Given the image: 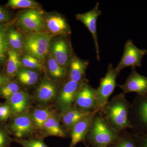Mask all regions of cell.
Returning <instances> with one entry per match:
<instances>
[{
	"instance_id": "cell-1",
	"label": "cell",
	"mask_w": 147,
	"mask_h": 147,
	"mask_svg": "<svg viewBox=\"0 0 147 147\" xmlns=\"http://www.w3.org/2000/svg\"><path fill=\"white\" fill-rule=\"evenodd\" d=\"M130 103L125 94L121 93L108 100L99 110L110 126L118 133L125 129H131L128 116Z\"/></svg>"
},
{
	"instance_id": "cell-2",
	"label": "cell",
	"mask_w": 147,
	"mask_h": 147,
	"mask_svg": "<svg viewBox=\"0 0 147 147\" xmlns=\"http://www.w3.org/2000/svg\"><path fill=\"white\" fill-rule=\"evenodd\" d=\"M119 137V133L98 112L96 113L83 143L91 147H108Z\"/></svg>"
},
{
	"instance_id": "cell-3",
	"label": "cell",
	"mask_w": 147,
	"mask_h": 147,
	"mask_svg": "<svg viewBox=\"0 0 147 147\" xmlns=\"http://www.w3.org/2000/svg\"><path fill=\"white\" fill-rule=\"evenodd\" d=\"M128 119L132 133L147 135V96H136L130 103Z\"/></svg>"
},
{
	"instance_id": "cell-4",
	"label": "cell",
	"mask_w": 147,
	"mask_h": 147,
	"mask_svg": "<svg viewBox=\"0 0 147 147\" xmlns=\"http://www.w3.org/2000/svg\"><path fill=\"white\" fill-rule=\"evenodd\" d=\"M51 39V36L45 32L30 33L24 40V49L27 54L41 60L48 54Z\"/></svg>"
},
{
	"instance_id": "cell-5",
	"label": "cell",
	"mask_w": 147,
	"mask_h": 147,
	"mask_svg": "<svg viewBox=\"0 0 147 147\" xmlns=\"http://www.w3.org/2000/svg\"><path fill=\"white\" fill-rule=\"evenodd\" d=\"M118 76L115 69L112 63H110L105 76L100 79L99 87L96 89V113L99 112L108 101L117 86L116 81Z\"/></svg>"
},
{
	"instance_id": "cell-6",
	"label": "cell",
	"mask_w": 147,
	"mask_h": 147,
	"mask_svg": "<svg viewBox=\"0 0 147 147\" xmlns=\"http://www.w3.org/2000/svg\"><path fill=\"white\" fill-rule=\"evenodd\" d=\"M96 89L86 79L81 83L74 98L73 106L88 113H96Z\"/></svg>"
},
{
	"instance_id": "cell-7",
	"label": "cell",
	"mask_w": 147,
	"mask_h": 147,
	"mask_svg": "<svg viewBox=\"0 0 147 147\" xmlns=\"http://www.w3.org/2000/svg\"><path fill=\"white\" fill-rule=\"evenodd\" d=\"M147 54V50L139 49L133 43L131 39L126 41L124 47V52L120 61L116 67L115 70L119 75L125 67H141L142 61L144 56Z\"/></svg>"
},
{
	"instance_id": "cell-8",
	"label": "cell",
	"mask_w": 147,
	"mask_h": 147,
	"mask_svg": "<svg viewBox=\"0 0 147 147\" xmlns=\"http://www.w3.org/2000/svg\"><path fill=\"white\" fill-rule=\"evenodd\" d=\"M17 23L19 28L26 31L41 32L45 25L43 12L38 9L25 11L19 15Z\"/></svg>"
},
{
	"instance_id": "cell-9",
	"label": "cell",
	"mask_w": 147,
	"mask_h": 147,
	"mask_svg": "<svg viewBox=\"0 0 147 147\" xmlns=\"http://www.w3.org/2000/svg\"><path fill=\"white\" fill-rule=\"evenodd\" d=\"M9 127L17 139H25L32 135L36 129L30 115L28 112L14 116Z\"/></svg>"
},
{
	"instance_id": "cell-10",
	"label": "cell",
	"mask_w": 147,
	"mask_h": 147,
	"mask_svg": "<svg viewBox=\"0 0 147 147\" xmlns=\"http://www.w3.org/2000/svg\"><path fill=\"white\" fill-rule=\"evenodd\" d=\"M99 3L97 2L91 10L86 13H78L76 15V19L87 27L93 38L98 61H100V50L98 40L96 22L98 18L102 14V11L99 9Z\"/></svg>"
},
{
	"instance_id": "cell-11",
	"label": "cell",
	"mask_w": 147,
	"mask_h": 147,
	"mask_svg": "<svg viewBox=\"0 0 147 147\" xmlns=\"http://www.w3.org/2000/svg\"><path fill=\"white\" fill-rule=\"evenodd\" d=\"M118 86L123 90L124 94L134 92L141 96H147V77L138 73L135 67H131V73L125 83Z\"/></svg>"
},
{
	"instance_id": "cell-12",
	"label": "cell",
	"mask_w": 147,
	"mask_h": 147,
	"mask_svg": "<svg viewBox=\"0 0 147 147\" xmlns=\"http://www.w3.org/2000/svg\"><path fill=\"white\" fill-rule=\"evenodd\" d=\"M81 83L68 79L63 84L57 96L56 100L57 106L61 112L72 107Z\"/></svg>"
},
{
	"instance_id": "cell-13",
	"label": "cell",
	"mask_w": 147,
	"mask_h": 147,
	"mask_svg": "<svg viewBox=\"0 0 147 147\" xmlns=\"http://www.w3.org/2000/svg\"><path fill=\"white\" fill-rule=\"evenodd\" d=\"M52 55L60 65L68 70L72 56L70 43L65 37L59 38L53 43Z\"/></svg>"
},
{
	"instance_id": "cell-14",
	"label": "cell",
	"mask_w": 147,
	"mask_h": 147,
	"mask_svg": "<svg viewBox=\"0 0 147 147\" xmlns=\"http://www.w3.org/2000/svg\"><path fill=\"white\" fill-rule=\"evenodd\" d=\"M96 113L88 114L74 125L70 132L71 142L69 147H75L78 143L84 142Z\"/></svg>"
},
{
	"instance_id": "cell-15",
	"label": "cell",
	"mask_w": 147,
	"mask_h": 147,
	"mask_svg": "<svg viewBox=\"0 0 147 147\" xmlns=\"http://www.w3.org/2000/svg\"><path fill=\"white\" fill-rule=\"evenodd\" d=\"M57 94V84L45 77L37 88L35 98L40 103L45 104L52 101Z\"/></svg>"
},
{
	"instance_id": "cell-16",
	"label": "cell",
	"mask_w": 147,
	"mask_h": 147,
	"mask_svg": "<svg viewBox=\"0 0 147 147\" xmlns=\"http://www.w3.org/2000/svg\"><path fill=\"white\" fill-rule=\"evenodd\" d=\"M11 114L14 116L27 113L31 105L30 94L24 91H19L7 99Z\"/></svg>"
},
{
	"instance_id": "cell-17",
	"label": "cell",
	"mask_w": 147,
	"mask_h": 147,
	"mask_svg": "<svg viewBox=\"0 0 147 147\" xmlns=\"http://www.w3.org/2000/svg\"><path fill=\"white\" fill-rule=\"evenodd\" d=\"M89 62L81 59L76 55L71 58L68 69V79L77 83H81L86 79V71Z\"/></svg>"
},
{
	"instance_id": "cell-18",
	"label": "cell",
	"mask_w": 147,
	"mask_h": 147,
	"mask_svg": "<svg viewBox=\"0 0 147 147\" xmlns=\"http://www.w3.org/2000/svg\"><path fill=\"white\" fill-rule=\"evenodd\" d=\"M41 131V138L55 136L65 138L67 136V133L64 129L62 126L59 114L55 113L48 119L44 124Z\"/></svg>"
},
{
	"instance_id": "cell-19",
	"label": "cell",
	"mask_w": 147,
	"mask_h": 147,
	"mask_svg": "<svg viewBox=\"0 0 147 147\" xmlns=\"http://www.w3.org/2000/svg\"><path fill=\"white\" fill-rule=\"evenodd\" d=\"M90 113H91L84 112L72 106L71 108L61 112L59 114L62 126L67 133L70 134L74 125Z\"/></svg>"
},
{
	"instance_id": "cell-20",
	"label": "cell",
	"mask_w": 147,
	"mask_h": 147,
	"mask_svg": "<svg viewBox=\"0 0 147 147\" xmlns=\"http://www.w3.org/2000/svg\"><path fill=\"white\" fill-rule=\"evenodd\" d=\"M46 26L49 32L56 35H68L71 29L65 18L59 14L47 16L45 20Z\"/></svg>"
},
{
	"instance_id": "cell-21",
	"label": "cell",
	"mask_w": 147,
	"mask_h": 147,
	"mask_svg": "<svg viewBox=\"0 0 147 147\" xmlns=\"http://www.w3.org/2000/svg\"><path fill=\"white\" fill-rule=\"evenodd\" d=\"M55 112L47 108H36L31 114V117L35 128L42 130L44 124Z\"/></svg>"
},
{
	"instance_id": "cell-22",
	"label": "cell",
	"mask_w": 147,
	"mask_h": 147,
	"mask_svg": "<svg viewBox=\"0 0 147 147\" xmlns=\"http://www.w3.org/2000/svg\"><path fill=\"white\" fill-rule=\"evenodd\" d=\"M22 65L18 52L11 49H9L7 53V72L9 76L17 75Z\"/></svg>"
},
{
	"instance_id": "cell-23",
	"label": "cell",
	"mask_w": 147,
	"mask_h": 147,
	"mask_svg": "<svg viewBox=\"0 0 147 147\" xmlns=\"http://www.w3.org/2000/svg\"><path fill=\"white\" fill-rule=\"evenodd\" d=\"M47 67L50 75L57 80H63L68 76V71L58 63L51 55L47 60Z\"/></svg>"
},
{
	"instance_id": "cell-24",
	"label": "cell",
	"mask_w": 147,
	"mask_h": 147,
	"mask_svg": "<svg viewBox=\"0 0 147 147\" xmlns=\"http://www.w3.org/2000/svg\"><path fill=\"white\" fill-rule=\"evenodd\" d=\"M19 82L25 86H32L37 82L39 74L34 69L24 67L21 69L17 74Z\"/></svg>"
},
{
	"instance_id": "cell-25",
	"label": "cell",
	"mask_w": 147,
	"mask_h": 147,
	"mask_svg": "<svg viewBox=\"0 0 147 147\" xmlns=\"http://www.w3.org/2000/svg\"><path fill=\"white\" fill-rule=\"evenodd\" d=\"M108 147H138L134 134L127 131L123 130L119 133L117 141Z\"/></svg>"
},
{
	"instance_id": "cell-26",
	"label": "cell",
	"mask_w": 147,
	"mask_h": 147,
	"mask_svg": "<svg viewBox=\"0 0 147 147\" xmlns=\"http://www.w3.org/2000/svg\"><path fill=\"white\" fill-rule=\"evenodd\" d=\"M7 39L9 45L13 50L18 52L24 47V40L20 33L14 29H8Z\"/></svg>"
},
{
	"instance_id": "cell-27",
	"label": "cell",
	"mask_w": 147,
	"mask_h": 147,
	"mask_svg": "<svg viewBox=\"0 0 147 147\" xmlns=\"http://www.w3.org/2000/svg\"><path fill=\"white\" fill-rule=\"evenodd\" d=\"M7 27L0 25V64L2 63L7 57L9 43L7 39Z\"/></svg>"
},
{
	"instance_id": "cell-28",
	"label": "cell",
	"mask_w": 147,
	"mask_h": 147,
	"mask_svg": "<svg viewBox=\"0 0 147 147\" xmlns=\"http://www.w3.org/2000/svg\"><path fill=\"white\" fill-rule=\"evenodd\" d=\"M21 61L24 67L40 71H42L44 69V67L39 60L29 54L24 55L21 59Z\"/></svg>"
},
{
	"instance_id": "cell-29",
	"label": "cell",
	"mask_w": 147,
	"mask_h": 147,
	"mask_svg": "<svg viewBox=\"0 0 147 147\" xmlns=\"http://www.w3.org/2000/svg\"><path fill=\"white\" fill-rule=\"evenodd\" d=\"M7 6L13 9H37L38 4L36 2L32 0H9Z\"/></svg>"
},
{
	"instance_id": "cell-30",
	"label": "cell",
	"mask_w": 147,
	"mask_h": 147,
	"mask_svg": "<svg viewBox=\"0 0 147 147\" xmlns=\"http://www.w3.org/2000/svg\"><path fill=\"white\" fill-rule=\"evenodd\" d=\"M20 88L18 83L14 82H9L0 89V94L2 97L8 99L20 91Z\"/></svg>"
},
{
	"instance_id": "cell-31",
	"label": "cell",
	"mask_w": 147,
	"mask_h": 147,
	"mask_svg": "<svg viewBox=\"0 0 147 147\" xmlns=\"http://www.w3.org/2000/svg\"><path fill=\"white\" fill-rule=\"evenodd\" d=\"M15 142L24 147H50L45 144L41 137L28 139H16Z\"/></svg>"
},
{
	"instance_id": "cell-32",
	"label": "cell",
	"mask_w": 147,
	"mask_h": 147,
	"mask_svg": "<svg viewBox=\"0 0 147 147\" xmlns=\"http://www.w3.org/2000/svg\"><path fill=\"white\" fill-rule=\"evenodd\" d=\"M11 114V110L8 104H4L0 106V120L6 121Z\"/></svg>"
},
{
	"instance_id": "cell-33",
	"label": "cell",
	"mask_w": 147,
	"mask_h": 147,
	"mask_svg": "<svg viewBox=\"0 0 147 147\" xmlns=\"http://www.w3.org/2000/svg\"><path fill=\"white\" fill-rule=\"evenodd\" d=\"M10 138L3 129L0 127V147H9Z\"/></svg>"
},
{
	"instance_id": "cell-34",
	"label": "cell",
	"mask_w": 147,
	"mask_h": 147,
	"mask_svg": "<svg viewBox=\"0 0 147 147\" xmlns=\"http://www.w3.org/2000/svg\"><path fill=\"white\" fill-rule=\"evenodd\" d=\"M133 134L138 147H147V135Z\"/></svg>"
},
{
	"instance_id": "cell-35",
	"label": "cell",
	"mask_w": 147,
	"mask_h": 147,
	"mask_svg": "<svg viewBox=\"0 0 147 147\" xmlns=\"http://www.w3.org/2000/svg\"><path fill=\"white\" fill-rule=\"evenodd\" d=\"M10 18V16L8 11L0 6V23L7 22Z\"/></svg>"
},
{
	"instance_id": "cell-36",
	"label": "cell",
	"mask_w": 147,
	"mask_h": 147,
	"mask_svg": "<svg viewBox=\"0 0 147 147\" xmlns=\"http://www.w3.org/2000/svg\"><path fill=\"white\" fill-rule=\"evenodd\" d=\"M9 82L10 79L8 76H5L0 74V89Z\"/></svg>"
},
{
	"instance_id": "cell-37",
	"label": "cell",
	"mask_w": 147,
	"mask_h": 147,
	"mask_svg": "<svg viewBox=\"0 0 147 147\" xmlns=\"http://www.w3.org/2000/svg\"><path fill=\"white\" fill-rule=\"evenodd\" d=\"M85 146H86V147H91L90 146H88V145H87L86 144H85Z\"/></svg>"
}]
</instances>
